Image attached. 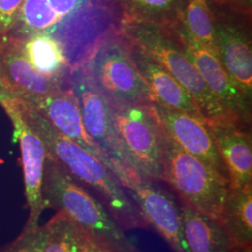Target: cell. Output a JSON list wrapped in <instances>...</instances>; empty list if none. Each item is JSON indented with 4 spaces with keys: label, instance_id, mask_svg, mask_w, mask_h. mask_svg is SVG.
I'll return each mask as SVG.
<instances>
[{
    "label": "cell",
    "instance_id": "cell-6",
    "mask_svg": "<svg viewBox=\"0 0 252 252\" xmlns=\"http://www.w3.org/2000/svg\"><path fill=\"white\" fill-rule=\"evenodd\" d=\"M164 182L175 189L182 202L220 221L231 192L229 180L184 152L165 131Z\"/></svg>",
    "mask_w": 252,
    "mask_h": 252
},
{
    "label": "cell",
    "instance_id": "cell-25",
    "mask_svg": "<svg viewBox=\"0 0 252 252\" xmlns=\"http://www.w3.org/2000/svg\"><path fill=\"white\" fill-rule=\"evenodd\" d=\"M25 0H0V37L11 32Z\"/></svg>",
    "mask_w": 252,
    "mask_h": 252
},
{
    "label": "cell",
    "instance_id": "cell-15",
    "mask_svg": "<svg viewBox=\"0 0 252 252\" xmlns=\"http://www.w3.org/2000/svg\"><path fill=\"white\" fill-rule=\"evenodd\" d=\"M26 103L46 118L61 134L95 156L108 168L103 153L85 130L79 101L70 85Z\"/></svg>",
    "mask_w": 252,
    "mask_h": 252
},
{
    "label": "cell",
    "instance_id": "cell-26",
    "mask_svg": "<svg viewBox=\"0 0 252 252\" xmlns=\"http://www.w3.org/2000/svg\"><path fill=\"white\" fill-rule=\"evenodd\" d=\"M90 235V234H89ZM88 252H115L108 244L90 235Z\"/></svg>",
    "mask_w": 252,
    "mask_h": 252
},
{
    "label": "cell",
    "instance_id": "cell-4",
    "mask_svg": "<svg viewBox=\"0 0 252 252\" xmlns=\"http://www.w3.org/2000/svg\"><path fill=\"white\" fill-rule=\"evenodd\" d=\"M46 207L65 212L88 234L117 252H142L104 205L79 185L63 166L46 156L42 180Z\"/></svg>",
    "mask_w": 252,
    "mask_h": 252
},
{
    "label": "cell",
    "instance_id": "cell-7",
    "mask_svg": "<svg viewBox=\"0 0 252 252\" xmlns=\"http://www.w3.org/2000/svg\"><path fill=\"white\" fill-rule=\"evenodd\" d=\"M81 67L108 103L151 105L153 102L122 31L106 38Z\"/></svg>",
    "mask_w": 252,
    "mask_h": 252
},
{
    "label": "cell",
    "instance_id": "cell-14",
    "mask_svg": "<svg viewBox=\"0 0 252 252\" xmlns=\"http://www.w3.org/2000/svg\"><path fill=\"white\" fill-rule=\"evenodd\" d=\"M128 193L149 225L162 235L174 252H189L184 235L181 208L171 193L149 180H142L128 190Z\"/></svg>",
    "mask_w": 252,
    "mask_h": 252
},
{
    "label": "cell",
    "instance_id": "cell-20",
    "mask_svg": "<svg viewBox=\"0 0 252 252\" xmlns=\"http://www.w3.org/2000/svg\"><path fill=\"white\" fill-rule=\"evenodd\" d=\"M219 222L234 251L252 247V185L231 189Z\"/></svg>",
    "mask_w": 252,
    "mask_h": 252
},
{
    "label": "cell",
    "instance_id": "cell-9",
    "mask_svg": "<svg viewBox=\"0 0 252 252\" xmlns=\"http://www.w3.org/2000/svg\"><path fill=\"white\" fill-rule=\"evenodd\" d=\"M208 3L219 57L234 85L252 103V14L221 0H208Z\"/></svg>",
    "mask_w": 252,
    "mask_h": 252
},
{
    "label": "cell",
    "instance_id": "cell-17",
    "mask_svg": "<svg viewBox=\"0 0 252 252\" xmlns=\"http://www.w3.org/2000/svg\"><path fill=\"white\" fill-rule=\"evenodd\" d=\"M128 44L130 55L152 93L153 102L193 117L206 120L194 100L170 73L131 41L128 40Z\"/></svg>",
    "mask_w": 252,
    "mask_h": 252
},
{
    "label": "cell",
    "instance_id": "cell-16",
    "mask_svg": "<svg viewBox=\"0 0 252 252\" xmlns=\"http://www.w3.org/2000/svg\"><path fill=\"white\" fill-rule=\"evenodd\" d=\"M207 125L224 162L231 189L252 185V129L235 123Z\"/></svg>",
    "mask_w": 252,
    "mask_h": 252
},
{
    "label": "cell",
    "instance_id": "cell-24",
    "mask_svg": "<svg viewBox=\"0 0 252 252\" xmlns=\"http://www.w3.org/2000/svg\"><path fill=\"white\" fill-rule=\"evenodd\" d=\"M48 236L47 223L32 230H23L16 240L6 246L0 252H44Z\"/></svg>",
    "mask_w": 252,
    "mask_h": 252
},
{
    "label": "cell",
    "instance_id": "cell-28",
    "mask_svg": "<svg viewBox=\"0 0 252 252\" xmlns=\"http://www.w3.org/2000/svg\"><path fill=\"white\" fill-rule=\"evenodd\" d=\"M234 252H252V247L247 248V249H242V250H236Z\"/></svg>",
    "mask_w": 252,
    "mask_h": 252
},
{
    "label": "cell",
    "instance_id": "cell-3",
    "mask_svg": "<svg viewBox=\"0 0 252 252\" xmlns=\"http://www.w3.org/2000/svg\"><path fill=\"white\" fill-rule=\"evenodd\" d=\"M121 31L129 41L171 74L194 100L207 123H235L247 127L209 90L182 49L173 25L123 21Z\"/></svg>",
    "mask_w": 252,
    "mask_h": 252
},
{
    "label": "cell",
    "instance_id": "cell-21",
    "mask_svg": "<svg viewBox=\"0 0 252 252\" xmlns=\"http://www.w3.org/2000/svg\"><path fill=\"white\" fill-rule=\"evenodd\" d=\"M123 21L175 25L180 21L186 0H117Z\"/></svg>",
    "mask_w": 252,
    "mask_h": 252
},
{
    "label": "cell",
    "instance_id": "cell-22",
    "mask_svg": "<svg viewBox=\"0 0 252 252\" xmlns=\"http://www.w3.org/2000/svg\"><path fill=\"white\" fill-rule=\"evenodd\" d=\"M44 252H88L90 235L73 219L58 210L48 222Z\"/></svg>",
    "mask_w": 252,
    "mask_h": 252
},
{
    "label": "cell",
    "instance_id": "cell-2",
    "mask_svg": "<svg viewBox=\"0 0 252 252\" xmlns=\"http://www.w3.org/2000/svg\"><path fill=\"white\" fill-rule=\"evenodd\" d=\"M37 5L38 34L52 36L61 45L71 71L123 25L117 0H37Z\"/></svg>",
    "mask_w": 252,
    "mask_h": 252
},
{
    "label": "cell",
    "instance_id": "cell-8",
    "mask_svg": "<svg viewBox=\"0 0 252 252\" xmlns=\"http://www.w3.org/2000/svg\"><path fill=\"white\" fill-rule=\"evenodd\" d=\"M108 104L135 170L143 180L164 181V129L152 104Z\"/></svg>",
    "mask_w": 252,
    "mask_h": 252
},
{
    "label": "cell",
    "instance_id": "cell-5",
    "mask_svg": "<svg viewBox=\"0 0 252 252\" xmlns=\"http://www.w3.org/2000/svg\"><path fill=\"white\" fill-rule=\"evenodd\" d=\"M69 85L79 101L87 134L103 153L109 170L127 191L131 190L143 179L126 153L108 101L81 66L71 71Z\"/></svg>",
    "mask_w": 252,
    "mask_h": 252
},
{
    "label": "cell",
    "instance_id": "cell-23",
    "mask_svg": "<svg viewBox=\"0 0 252 252\" xmlns=\"http://www.w3.org/2000/svg\"><path fill=\"white\" fill-rule=\"evenodd\" d=\"M180 22L200 44L219 56L213 14L208 0H186Z\"/></svg>",
    "mask_w": 252,
    "mask_h": 252
},
{
    "label": "cell",
    "instance_id": "cell-1",
    "mask_svg": "<svg viewBox=\"0 0 252 252\" xmlns=\"http://www.w3.org/2000/svg\"><path fill=\"white\" fill-rule=\"evenodd\" d=\"M9 101L41 139L47 155L59 162L74 180L94 189L104 207L125 231L151 228L127 189L99 159L61 134L31 105L19 100Z\"/></svg>",
    "mask_w": 252,
    "mask_h": 252
},
{
    "label": "cell",
    "instance_id": "cell-12",
    "mask_svg": "<svg viewBox=\"0 0 252 252\" xmlns=\"http://www.w3.org/2000/svg\"><path fill=\"white\" fill-rule=\"evenodd\" d=\"M0 104L9 115L14 127V135L20 142L26 197L29 208V217L24 230H32L38 226L39 218L47 208L42 195L47 152L41 139L27 126L9 100H0Z\"/></svg>",
    "mask_w": 252,
    "mask_h": 252
},
{
    "label": "cell",
    "instance_id": "cell-27",
    "mask_svg": "<svg viewBox=\"0 0 252 252\" xmlns=\"http://www.w3.org/2000/svg\"><path fill=\"white\" fill-rule=\"evenodd\" d=\"M234 9L252 14V0H221Z\"/></svg>",
    "mask_w": 252,
    "mask_h": 252
},
{
    "label": "cell",
    "instance_id": "cell-10",
    "mask_svg": "<svg viewBox=\"0 0 252 252\" xmlns=\"http://www.w3.org/2000/svg\"><path fill=\"white\" fill-rule=\"evenodd\" d=\"M173 27L182 49L209 90L234 117L252 128V103L234 85L220 57L190 36L180 21Z\"/></svg>",
    "mask_w": 252,
    "mask_h": 252
},
{
    "label": "cell",
    "instance_id": "cell-11",
    "mask_svg": "<svg viewBox=\"0 0 252 252\" xmlns=\"http://www.w3.org/2000/svg\"><path fill=\"white\" fill-rule=\"evenodd\" d=\"M67 86L36 72L27 61L21 37H0V100L28 102Z\"/></svg>",
    "mask_w": 252,
    "mask_h": 252
},
{
    "label": "cell",
    "instance_id": "cell-13",
    "mask_svg": "<svg viewBox=\"0 0 252 252\" xmlns=\"http://www.w3.org/2000/svg\"><path fill=\"white\" fill-rule=\"evenodd\" d=\"M153 109L166 134L180 148L228 179L222 161L207 121L152 102ZM230 183V182H229Z\"/></svg>",
    "mask_w": 252,
    "mask_h": 252
},
{
    "label": "cell",
    "instance_id": "cell-18",
    "mask_svg": "<svg viewBox=\"0 0 252 252\" xmlns=\"http://www.w3.org/2000/svg\"><path fill=\"white\" fill-rule=\"evenodd\" d=\"M181 202L183 230L189 252H234L220 223Z\"/></svg>",
    "mask_w": 252,
    "mask_h": 252
},
{
    "label": "cell",
    "instance_id": "cell-19",
    "mask_svg": "<svg viewBox=\"0 0 252 252\" xmlns=\"http://www.w3.org/2000/svg\"><path fill=\"white\" fill-rule=\"evenodd\" d=\"M23 39L24 52L32 67L51 81L69 84L71 69L61 45L46 34H34Z\"/></svg>",
    "mask_w": 252,
    "mask_h": 252
}]
</instances>
